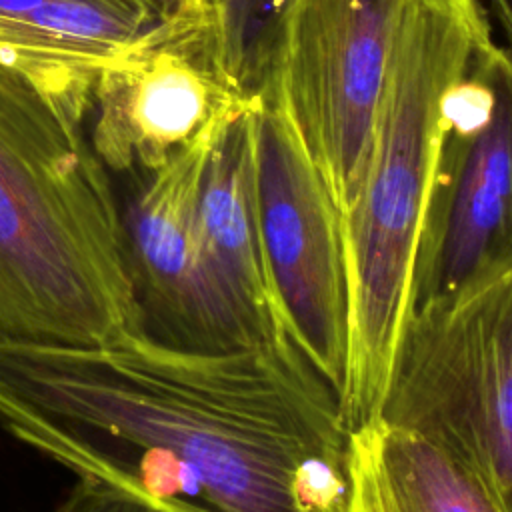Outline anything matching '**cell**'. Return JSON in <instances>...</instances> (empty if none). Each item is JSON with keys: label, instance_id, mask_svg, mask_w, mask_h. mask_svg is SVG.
Listing matches in <instances>:
<instances>
[{"label": "cell", "instance_id": "1", "mask_svg": "<svg viewBox=\"0 0 512 512\" xmlns=\"http://www.w3.org/2000/svg\"><path fill=\"white\" fill-rule=\"evenodd\" d=\"M0 426L156 512H344L348 428L292 332L216 354L0 344Z\"/></svg>", "mask_w": 512, "mask_h": 512}, {"label": "cell", "instance_id": "2", "mask_svg": "<svg viewBox=\"0 0 512 512\" xmlns=\"http://www.w3.org/2000/svg\"><path fill=\"white\" fill-rule=\"evenodd\" d=\"M490 34L480 0H408L404 6L362 184L342 218L348 348L340 412L348 432L382 416L410 318L446 96Z\"/></svg>", "mask_w": 512, "mask_h": 512}, {"label": "cell", "instance_id": "3", "mask_svg": "<svg viewBox=\"0 0 512 512\" xmlns=\"http://www.w3.org/2000/svg\"><path fill=\"white\" fill-rule=\"evenodd\" d=\"M120 200L82 126L0 64V344L128 334Z\"/></svg>", "mask_w": 512, "mask_h": 512}, {"label": "cell", "instance_id": "4", "mask_svg": "<svg viewBox=\"0 0 512 512\" xmlns=\"http://www.w3.org/2000/svg\"><path fill=\"white\" fill-rule=\"evenodd\" d=\"M380 418L444 448L512 512V260L410 314Z\"/></svg>", "mask_w": 512, "mask_h": 512}, {"label": "cell", "instance_id": "5", "mask_svg": "<svg viewBox=\"0 0 512 512\" xmlns=\"http://www.w3.org/2000/svg\"><path fill=\"white\" fill-rule=\"evenodd\" d=\"M406 2L290 0L280 18L260 90L282 108L342 218L362 184Z\"/></svg>", "mask_w": 512, "mask_h": 512}, {"label": "cell", "instance_id": "6", "mask_svg": "<svg viewBox=\"0 0 512 512\" xmlns=\"http://www.w3.org/2000/svg\"><path fill=\"white\" fill-rule=\"evenodd\" d=\"M254 98L228 66L212 0H178L102 64L92 146L112 172H152Z\"/></svg>", "mask_w": 512, "mask_h": 512}, {"label": "cell", "instance_id": "7", "mask_svg": "<svg viewBox=\"0 0 512 512\" xmlns=\"http://www.w3.org/2000/svg\"><path fill=\"white\" fill-rule=\"evenodd\" d=\"M512 260V50L486 36L444 104L410 314Z\"/></svg>", "mask_w": 512, "mask_h": 512}, {"label": "cell", "instance_id": "8", "mask_svg": "<svg viewBox=\"0 0 512 512\" xmlns=\"http://www.w3.org/2000/svg\"><path fill=\"white\" fill-rule=\"evenodd\" d=\"M252 132L270 280L296 340L340 400L348 348L342 214L282 108L264 90L252 106Z\"/></svg>", "mask_w": 512, "mask_h": 512}, {"label": "cell", "instance_id": "9", "mask_svg": "<svg viewBox=\"0 0 512 512\" xmlns=\"http://www.w3.org/2000/svg\"><path fill=\"white\" fill-rule=\"evenodd\" d=\"M214 136L132 174L130 196L118 198L128 336L162 350L216 354L260 344L224 296L200 242L198 192Z\"/></svg>", "mask_w": 512, "mask_h": 512}, {"label": "cell", "instance_id": "10", "mask_svg": "<svg viewBox=\"0 0 512 512\" xmlns=\"http://www.w3.org/2000/svg\"><path fill=\"white\" fill-rule=\"evenodd\" d=\"M158 14L154 0H0V64L82 126L102 64Z\"/></svg>", "mask_w": 512, "mask_h": 512}, {"label": "cell", "instance_id": "11", "mask_svg": "<svg viewBox=\"0 0 512 512\" xmlns=\"http://www.w3.org/2000/svg\"><path fill=\"white\" fill-rule=\"evenodd\" d=\"M252 106L228 120L210 144L198 192V232L230 306L256 342H268L294 330L278 304L260 236Z\"/></svg>", "mask_w": 512, "mask_h": 512}, {"label": "cell", "instance_id": "12", "mask_svg": "<svg viewBox=\"0 0 512 512\" xmlns=\"http://www.w3.org/2000/svg\"><path fill=\"white\" fill-rule=\"evenodd\" d=\"M346 474L344 512H500L444 448L384 418L350 432Z\"/></svg>", "mask_w": 512, "mask_h": 512}, {"label": "cell", "instance_id": "13", "mask_svg": "<svg viewBox=\"0 0 512 512\" xmlns=\"http://www.w3.org/2000/svg\"><path fill=\"white\" fill-rule=\"evenodd\" d=\"M290 0H212L228 66L248 94L264 86L280 18Z\"/></svg>", "mask_w": 512, "mask_h": 512}, {"label": "cell", "instance_id": "14", "mask_svg": "<svg viewBox=\"0 0 512 512\" xmlns=\"http://www.w3.org/2000/svg\"><path fill=\"white\" fill-rule=\"evenodd\" d=\"M48 512H156L138 496L104 482L78 478L70 492Z\"/></svg>", "mask_w": 512, "mask_h": 512}, {"label": "cell", "instance_id": "15", "mask_svg": "<svg viewBox=\"0 0 512 512\" xmlns=\"http://www.w3.org/2000/svg\"><path fill=\"white\" fill-rule=\"evenodd\" d=\"M154 2H156V6H158V12L162 14V12L170 10L172 6H176V2H178V0H154Z\"/></svg>", "mask_w": 512, "mask_h": 512}]
</instances>
